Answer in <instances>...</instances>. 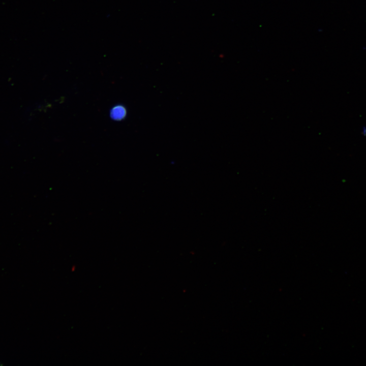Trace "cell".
<instances>
[{
	"label": "cell",
	"mask_w": 366,
	"mask_h": 366,
	"mask_svg": "<svg viewBox=\"0 0 366 366\" xmlns=\"http://www.w3.org/2000/svg\"><path fill=\"white\" fill-rule=\"evenodd\" d=\"M111 116L115 120H120L126 116L125 109L121 106L114 107L111 111Z\"/></svg>",
	"instance_id": "cell-1"
}]
</instances>
